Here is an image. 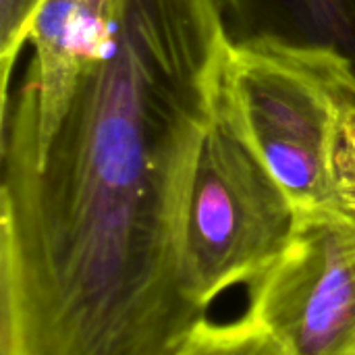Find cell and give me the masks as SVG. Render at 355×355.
Segmentation results:
<instances>
[{
    "mask_svg": "<svg viewBox=\"0 0 355 355\" xmlns=\"http://www.w3.org/2000/svg\"><path fill=\"white\" fill-rule=\"evenodd\" d=\"M339 185L343 206L355 210V123H352L343 135L339 152Z\"/></svg>",
    "mask_w": 355,
    "mask_h": 355,
    "instance_id": "ba28073f",
    "label": "cell"
},
{
    "mask_svg": "<svg viewBox=\"0 0 355 355\" xmlns=\"http://www.w3.org/2000/svg\"><path fill=\"white\" fill-rule=\"evenodd\" d=\"M218 108L283 189L297 223L345 208L339 152L355 123V67L343 52L279 35L233 40Z\"/></svg>",
    "mask_w": 355,
    "mask_h": 355,
    "instance_id": "7a4b0ae2",
    "label": "cell"
},
{
    "mask_svg": "<svg viewBox=\"0 0 355 355\" xmlns=\"http://www.w3.org/2000/svg\"><path fill=\"white\" fill-rule=\"evenodd\" d=\"M231 0H121L42 156L2 129L0 218L60 264L139 272L173 256L175 208L218 106Z\"/></svg>",
    "mask_w": 355,
    "mask_h": 355,
    "instance_id": "6da1fadb",
    "label": "cell"
},
{
    "mask_svg": "<svg viewBox=\"0 0 355 355\" xmlns=\"http://www.w3.org/2000/svg\"><path fill=\"white\" fill-rule=\"evenodd\" d=\"M295 229L287 196L216 106L175 208V250L189 297L208 312L227 289L254 285Z\"/></svg>",
    "mask_w": 355,
    "mask_h": 355,
    "instance_id": "3957f363",
    "label": "cell"
},
{
    "mask_svg": "<svg viewBox=\"0 0 355 355\" xmlns=\"http://www.w3.org/2000/svg\"><path fill=\"white\" fill-rule=\"evenodd\" d=\"M248 314L285 355H355V210L300 220Z\"/></svg>",
    "mask_w": 355,
    "mask_h": 355,
    "instance_id": "277c9868",
    "label": "cell"
},
{
    "mask_svg": "<svg viewBox=\"0 0 355 355\" xmlns=\"http://www.w3.org/2000/svg\"><path fill=\"white\" fill-rule=\"evenodd\" d=\"M177 355H285L270 333L248 312L233 322L204 316L187 335Z\"/></svg>",
    "mask_w": 355,
    "mask_h": 355,
    "instance_id": "8992f818",
    "label": "cell"
},
{
    "mask_svg": "<svg viewBox=\"0 0 355 355\" xmlns=\"http://www.w3.org/2000/svg\"><path fill=\"white\" fill-rule=\"evenodd\" d=\"M46 0H0V119H8L12 67L29 42L35 17Z\"/></svg>",
    "mask_w": 355,
    "mask_h": 355,
    "instance_id": "52a82bcc",
    "label": "cell"
},
{
    "mask_svg": "<svg viewBox=\"0 0 355 355\" xmlns=\"http://www.w3.org/2000/svg\"><path fill=\"white\" fill-rule=\"evenodd\" d=\"M121 0H46L29 33L31 60L17 94V127L33 156L56 135L85 73L112 48Z\"/></svg>",
    "mask_w": 355,
    "mask_h": 355,
    "instance_id": "5b68a950",
    "label": "cell"
}]
</instances>
